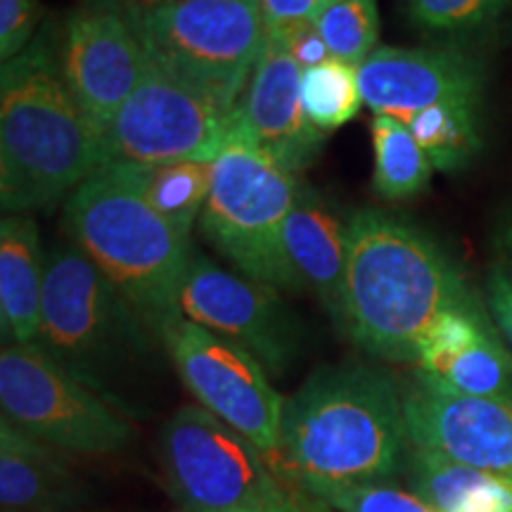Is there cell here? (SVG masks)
I'll return each mask as SVG.
<instances>
[{
  "mask_svg": "<svg viewBox=\"0 0 512 512\" xmlns=\"http://www.w3.org/2000/svg\"><path fill=\"white\" fill-rule=\"evenodd\" d=\"M463 271L420 226L380 209L349 216V247L332 320L377 361L415 363L444 313L475 304Z\"/></svg>",
  "mask_w": 512,
  "mask_h": 512,
  "instance_id": "obj_1",
  "label": "cell"
},
{
  "mask_svg": "<svg viewBox=\"0 0 512 512\" xmlns=\"http://www.w3.org/2000/svg\"><path fill=\"white\" fill-rule=\"evenodd\" d=\"M401 387L368 363L318 368L285 401L273 463L290 482L394 484L406 475Z\"/></svg>",
  "mask_w": 512,
  "mask_h": 512,
  "instance_id": "obj_2",
  "label": "cell"
},
{
  "mask_svg": "<svg viewBox=\"0 0 512 512\" xmlns=\"http://www.w3.org/2000/svg\"><path fill=\"white\" fill-rule=\"evenodd\" d=\"M60 41L43 24L34 43L0 72V202L29 214L72 197L105 164L102 131L69 93Z\"/></svg>",
  "mask_w": 512,
  "mask_h": 512,
  "instance_id": "obj_3",
  "label": "cell"
},
{
  "mask_svg": "<svg viewBox=\"0 0 512 512\" xmlns=\"http://www.w3.org/2000/svg\"><path fill=\"white\" fill-rule=\"evenodd\" d=\"M64 226L152 335L162 337L183 318L181 290L192 256L190 238L143 197L98 171L67 200Z\"/></svg>",
  "mask_w": 512,
  "mask_h": 512,
  "instance_id": "obj_4",
  "label": "cell"
},
{
  "mask_svg": "<svg viewBox=\"0 0 512 512\" xmlns=\"http://www.w3.org/2000/svg\"><path fill=\"white\" fill-rule=\"evenodd\" d=\"M152 67L233 114L266 46L261 0L126 5Z\"/></svg>",
  "mask_w": 512,
  "mask_h": 512,
  "instance_id": "obj_5",
  "label": "cell"
},
{
  "mask_svg": "<svg viewBox=\"0 0 512 512\" xmlns=\"http://www.w3.org/2000/svg\"><path fill=\"white\" fill-rule=\"evenodd\" d=\"M304 183L238 124L211 162V190L200 230L238 273L287 292L283 228Z\"/></svg>",
  "mask_w": 512,
  "mask_h": 512,
  "instance_id": "obj_6",
  "label": "cell"
},
{
  "mask_svg": "<svg viewBox=\"0 0 512 512\" xmlns=\"http://www.w3.org/2000/svg\"><path fill=\"white\" fill-rule=\"evenodd\" d=\"M159 467L181 512L290 508L309 494L275 472V463L245 434L200 403H188L159 432Z\"/></svg>",
  "mask_w": 512,
  "mask_h": 512,
  "instance_id": "obj_7",
  "label": "cell"
},
{
  "mask_svg": "<svg viewBox=\"0 0 512 512\" xmlns=\"http://www.w3.org/2000/svg\"><path fill=\"white\" fill-rule=\"evenodd\" d=\"M150 335L124 294L74 242L50 249L38 347L102 394L107 375L150 351Z\"/></svg>",
  "mask_w": 512,
  "mask_h": 512,
  "instance_id": "obj_8",
  "label": "cell"
},
{
  "mask_svg": "<svg viewBox=\"0 0 512 512\" xmlns=\"http://www.w3.org/2000/svg\"><path fill=\"white\" fill-rule=\"evenodd\" d=\"M3 418L64 453L112 456L133 427L110 401L46 349L5 344L0 354Z\"/></svg>",
  "mask_w": 512,
  "mask_h": 512,
  "instance_id": "obj_9",
  "label": "cell"
},
{
  "mask_svg": "<svg viewBox=\"0 0 512 512\" xmlns=\"http://www.w3.org/2000/svg\"><path fill=\"white\" fill-rule=\"evenodd\" d=\"M159 339L197 403L273 460L287 399L275 392L268 370L238 344L188 318L169 325Z\"/></svg>",
  "mask_w": 512,
  "mask_h": 512,
  "instance_id": "obj_10",
  "label": "cell"
},
{
  "mask_svg": "<svg viewBox=\"0 0 512 512\" xmlns=\"http://www.w3.org/2000/svg\"><path fill=\"white\" fill-rule=\"evenodd\" d=\"M230 128L233 114L221 112L152 67L102 133L105 164L214 162Z\"/></svg>",
  "mask_w": 512,
  "mask_h": 512,
  "instance_id": "obj_11",
  "label": "cell"
},
{
  "mask_svg": "<svg viewBox=\"0 0 512 512\" xmlns=\"http://www.w3.org/2000/svg\"><path fill=\"white\" fill-rule=\"evenodd\" d=\"M278 292L192 252L183 278L181 313L214 335L238 344L268 375H285L299 356L302 332Z\"/></svg>",
  "mask_w": 512,
  "mask_h": 512,
  "instance_id": "obj_12",
  "label": "cell"
},
{
  "mask_svg": "<svg viewBox=\"0 0 512 512\" xmlns=\"http://www.w3.org/2000/svg\"><path fill=\"white\" fill-rule=\"evenodd\" d=\"M60 36V64L69 93L105 133L152 72L126 5L86 0L69 12Z\"/></svg>",
  "mask_w": 512,
  "mask_h": 512,
  "instance_id": "obj_13",
  "label": "cell"
},
{
  "mask_svg": "<svg viewBox=\"0 0 512 512\" xmlns=\"http://www.w3.org/2000/svg\"><path fill=\"white\" fill-rule=\"evenodd\" d=\"M408 444L512 479V403L463 394L415 368L401 384Z\"/></svg>",
  "mask_w": 512,
  "mask_h": 512,
  "instance_id": "obj_14",
  "label": "cell"
},
{
  "mask_svg": "<svg viewBox=\"0 0 512 512\" xmlns=\"http://www.w3.org/2000/svg\"><path fill=\"white\" fill-rule=\"evenodd\" d=\"M361 93L373 114L408 121L446 102L479 105L484 64L456 48H377L358 67Z\"/></svg>",
  "mask_w": 512,
  "mask_h": 512,
  "instance_id": "obj_15",
  "label": "cell"
},
{
  "mask_svg": "<svg viewBox=\"0 0 512 512\" xmlns=\"http://www.w3.org/2000/svg\"><path fill=\"white\" fill-rule=\"evenodd\" d=\"M302 79L304 69L285 43L266 38L252 79L235 107V119L247 136L294 174L316 162L325 138L304 110Z\"/></svg>",
  "mask_w": 512,
  "mask_h": 512,
  "instance_id": "obj_16",
  "label": "cell"
},
{
  "mask_svg": "<svg viewBox=\"0 0 512 512\" xmlns=\"http://www.w3.org/2000/svg\"><path fill=\"white\" fill-rule=\"evenodd\" d=\"M415 368L463 394L512 403V354L479 299L432 325L420 342Z\"/></svg>",
  "mask_w": 512,
  "mask_h": 512,
  "instance_id": "obj_17",
  "label": "cell"
},
{
  "mask_svg": "<svg viewBox=\"0 0 512 512\" xmlns=\"http://www.w3.org/2000/svg\"><path fill=\"white\" fill-rule=\"evenodd\" d=\"M349 219L323 192L304 185L283 228L287 292H311L335 316L347 266Z\"/></svg>",
  "mask_w": 512,
  "mask_h": 512,
  "instance_id": "obj_18",
  "label": "cell"
},
{
  "mask_svg": "<svg viewBox=\"0 0 512 512\" xmlns=\"http://www.w3.org/2000/svg\"><path fill=\"white\" fill-rule=\"evenodd\" d=\"M86 491L64 451L0 420V505L3 512H74Z\"/></svg>",
  "mask_w": 512,
  "mask_h": 512,
  "instance_id": "obj_19",
  "label": "cell"
},
{
  "mask_svg": "<svg viewBox=\"0 0 512 512\" xmlns=\"http://www.w3.org/2000/svg\"><path fill=\"white\" fill-rule=\"evenodd\" d=\"M46 268L36 221L29 214H5L0 221V332L5 344L36 347L41 342Z\"/></svg>",
  "mask_w": 512,
  "mask_h": 512,
  "instance_id": "obj_20",
  "label": "cell"
},
{
  "mask_svg": "<svg viewBox=\"0 0 512 512\" xmlns=\"http://www.w3.org/2000/svg\"><path fill=\"white\" fill-rule=\"evenodd\" d=\"M406 477L411 494L439 512H512V479L458 465L411 448Z\"/></svg>",
  "mask_w": 512,
  "mask_h": 512,
  "instance_id": "obj_21",
  "label": "cell"
},
{
  "mask_svg": "<svg viewBox=\"0 0 512 512\" xmlns=\"http://www.w3.org/2000/svg\"><path fill=\"white\" fill-rule=\"evenodd\" d=\"M100 174L143 197L157 214L188 238L195 223L202 219L211 190V162L195 159L164 164H105Z\"/></svg>",
  "mask_w": 512,
  "mask_h": 512,
  "instance_id": "obj_22",
  "label": "cell"
},
{
  "mask_svg": "<svg viewBox=\"0 0 512 512\" xmlns=\"http://www.w3.org/2000/svg\"><path fill=\"white\" fill-rule=\"evenodd\" d=\"M373 188L384 200H408L427 190L434 166L406 121L375 114Z\"/></svg>",
  "mask_w": 512,
  "mask_h": 512,
  "instance_id": "obj_23",
  "label": "cell"
},
{
  "mask_svg": "<svg viewBox=\"0 0 512 512\" xmlns=\"http://www.w3.org/2000/svg\"><path fill=\"white\" fill-rule=\"evenodd\" d=\"M406 124L434 169L444 174L465 169L482 150L479 105L446 102L413 114Z\"/></svg>",
  "mask_w": 512,
  "mask_h": 512,
  "instance_id": "obj_24",
  "label": "cell"
},
{
  "mask_svg": "<svg viewBox=\"0 0 512 512\" xmlns=\"http://www.w3.org/2000/svg\"><path fill=\"white\" fill-rule=\"evenodd\" d=\"M302 98L311 124L323 136L349 124L366 105L358 67L344 60H335V57L318 64V67L306 69L302 79Z\"/></svg>",
  "mask_w": 512,
  "mask_h": 512,
  "instance_id": "obj_25",
  "label": "cell"
},
{
  "mask_svg": "<svg viewBox=\"0 0 512 512\" xmlns=\"http://www.w3.org/2000/svg\"><path fill=\"white\" fill-rule=\"evenodd\" d=\"M316 29L335 60L361 67L380 48L377 0H335L318 12Z\"/></svg>",
  "mask_w": 512,
  "mask_h": 512,
  "instance_id": "obj_26",
  "label": "cell"
},
{
  "mask_svg": "<svg viewBox=\"0 0 512 512\" xmlns=\"http://www.w3.org/2000/svg\"><path fill=\"white\" fill-rule=\"evenodd\" d=\"M294 484L330 512H439L394 484H337L318 479H297Z\"/></svg>",
  "mask_w": 512,
  "mask_h": 512,
  "instance_id": "obj_27",
  "label": "cell"
},
{
  "mask_svg": "<svg viewBox=\"0 0 512 512\" xmlns=\"http://www.w3.org/2000/svg\"><path fill=\"white\" fill-rule=\"evenodd\" d=\"M510 0H406V15L427 34L465 36L489 29Z\"/></svg>",
  "mask_w": 512,
  "mask_h": 512,
  "instance_id": "obj_28",
  "label": "cell"
},
{
  "mask_svg": "<svg viewBox=\"0 0 512 512\" xmlns=\"http://www.w3.org/2000/svg\"><path fill=\"white\" fill-rule=\"evenodd\" d=\"M41 0H0V57L15 60L43 29Z\"/></svg>",
  "mask_w": 512,
  "mask_h": 512,
  "instance_id": "obj_29",
  "label": "cell"
},
{
  "mask_svg": "<svg viewBox=\"0 0 512 512\" xmlns=\"http://www.w3.org/2000/svg\"><path fill=\"white\" fill-rule=\"evenodd\" d=\"M323 0H261L268 38H285L294 29L316 22Z\"/></svg>",
  "mask_w": 512,
  "mask_h": 512,
  "instance_id": "obj_30",
  "label": "cell"
},
{
  "mask_svg": "<svg viewBox=\"0 0 512 512\" xmlns=\"http://www.w3.org/2000/svg\"><path fill=\"white\" fill-rule=\"evenodd\" d=\"M486 309L512 351V266H494L486 280Z\"/></svg>",
  "mask_w": 512,
  "mask_h": 512,
  "instance_id": "obj_31",
  "label": "cell"
},
{
  "mask_svg": "<svg viewBox=\"0 0 512 512\" xmlns=\"http://www.w3.org/2000/svg\"><path fill=\"white\" fill-rule=\"evenodd\" d=\"M278 41L285 43V48L290 50L294 62H297L299 67L304 69V72H306V69L318 67V64L328 62L332 57L328 46H325L323 36H320V31L316 29V22L304 24V27L294 29L290 36L278 38Z\"/></svg>",
  "mask_w": 512,
  "mask_h": 512,
  "instance_id": "obj_32",
  "label": "cell"
},
{
  "mask_svg": "<svg viewBox=\"0 0 512 512\" xmlns=\"http://www.w3.org/2000/svg\"><path fill=\"white\" fill-rule=\"evenodd\" d=\"M181 512V510H178ZM221 512H330L323 503H318L316 498H309L306 503L290 505V508H264V510H221Z\"/></svg>",
  "mask_w": 512,
  "mask_h": 512,
  "instance_id": "obj_33",
  "label": "cell"
},
{
  "mask_svg": "<svg viewBox=\"0 0 512 512\" xmlns=\"http://www.w3.org/2000/svg\"><path fill=\"white\" fill-rule=\"evenodd\" d=\"M503 247H505V252H508L510 264H512V216L508 219V226H505V230H503Z\"/></svg>",
  "mask_w": 512,
  "mask_h": 512,
  "instance_id": "obj_34",
  "label": "cell"
},
{
  "mask_svg": "<svg viewBox=\"0 0 512 512\" xmlns=\"http://www.w3.org/2000/svg\"><path fill=\"white\" fill-rule=\"evenodd\" d=\"M147 5H164V3H176V0H145Z\"/></svg>",
  "mask_w": 512,
  "mask_h": 512,
  "instance_id": "obj_35",
  "label": "cell"
},
{
  "mask_svg": "<svg viewBox=\"0 0 512 512\" xmlns=\"http://www.w3.org/2000/svg\"><path fill=\"white\" fill-rule=\"evenodd\" d=\"M330 3H335V0H323V8H325V5H330ZM323 8H320V10H323Z\"/></svg>",
  "mask_w": 512,
  "mask_h": 512,
  "instance_id": "obj_36",
  "label": "cell"
},
{
  "mask_svg": "<svg viewBox=\"0 0 512 512\" xmlns=\"http://www.w3.org/2000/svg\"><path fill=\"white\" fill-rule=\"evenodd\" d=\"M74 512H86V510H74Z\"/></svg>",
  "mask_w": 512,
  "mask_h": 512,
  "instance_id": "obj_37",
  "label": "cell"
}]
</instances>
